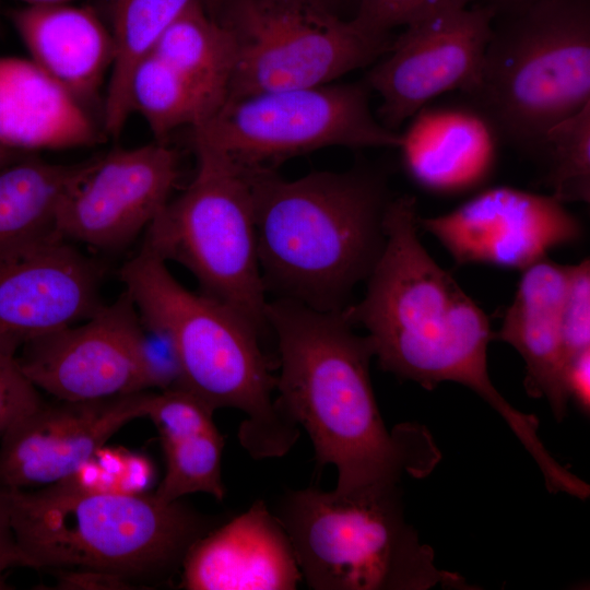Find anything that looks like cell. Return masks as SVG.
<instances>
[{"label":"cell","mask_w":590,"mask_h":590,"mask_svg":"<svg viewBox=\"0 0 590 590\" xmlns=\"http://www.w3.org/2000/svg\"><path fill=\"white\" fill-rule=\"evenodd\" d=\"M487 4L495 8L496 14L504 13L538 0H486Z\"/></svg>","instance_id":"34"},{"label":"cell","mask_w":590,"mask_h":590,"mask_svg":"<svg viewBox=\"0 0 590 590\" xmlns=\"http://www.w3.org/2000/svg\"><path fill=\"white\" fill-rule=\"evenodd\" d=\"M564 385L569 400H573L586 415L590 413V349L567 361Z\"/></svg>","instance_id":"33"},{"label":"cell","mask_w":590,"mask_h":590,"mask_svg":"<svg viewBox=\"0 0 590 590\" xmlns=\"http://www.w3.org/2000/svg\"><path fill=\"white\" fill-rule=\"evenodd\" d=\"M541 160L551 196L564 204L589 202L590 104L547 131Z\"/></svg>","instance_id":"27"},{"label":"cell","mask_w":590,"mask_h":590,"mask_svg":"<svg viewBox=\"0 0 590 590\" xmlns=\"http://www.w3.org/2000/svg\"><path fill=\"white\" fill-rule=\"evenodd\" d=\"M102 268L57 231L0 247V353L81 322L104 304Z\"/></svg>","instance_id":"13"},{"label":"cell","mask_w":590,"mask_h":590,"mask_svg":"<svg viewBox=\"0 0 590 590\" xmlns=\"http://www.w3.org/2000/svg\"><path fill=\"white\" fill-rule=\"evenodd\" d=\"M86 108L32 60L0 58V142L16 151L99 142Z\"/></svg>","instance_id":"20"},{"label":"cell","mask_w":590,"mask_h":590,"mask_svg":"<svg viewBox=\"0 0 590 590\" xmlns=\"http://www.w3.org/2000/svg\"><path fill=\"white\" fill-rule=\"evenodd\" d=\"M471 108L497 141L541 158L547 131L590 104V0L496 14Z\"/></svg>","instance_id":"6"},{"label":"cell","mask_w":590,"mask_h":590,"mask_svg":"<svg viewBox=\"0 0 590 590\" xmlns=\"http://www.w3.org/2000/svg\"><path fill=\"white\" fill-rule=\"evenodd\" d=\"M192 1L109 0L115 60L104 108V128L108 134L118 137L132 113L129 88L134 68Z\"/></svg>","instance_id":"24"},{"label":"cell","mask_w":590,"mask_h":590,"mask_svg":"<svg viewBox=\"0 0 590 590\" xmlns=\"http://www.w3.org/2000/svg\"><path fill=\"white\" fill-rule=\"evenodd\" d=\"M10 588H11L10 585H8V583L5 582L4 578H1V579H0V590H1V589H10Z\"/></svg>","instance_id":"38"},{"label":"cell","mask_w":590,"mask_h":590,"mask_svg":"<svg viewBox=\"0 0 590 590\" xmlns=\"http://www.w3.org/2000/svg\"><path fill=\"white\" fill-rule=\"evenodd\" d=\"M404 133L399 149L409 175L422 187L456 193L488 178L496 158L494 132L471 107L424 109Z\"/></svg>","instance_id":"21"},{"label":"cell","mask_w":590,"mask_h":590,"mask_svg":"<svg viewBox=\"0 0 590 590\" xmlns=\"http://www.w3.org/2000/svg\"><path fill=\"white\" fill-rule=\"evenodd\" d=\"M131 111L139 113L156 141L165 142L180 127H200L219 108L154 54L145 56L130 80Z\"/></svg>","instance_id":"25"},{"label":"cell","mask_w":590,"mask_h":590,"mask_svg":"<svg viewBox=\"0 0 590 590\" xmlns=\"http://www.w3.org/2000/svg\"><path fill=\"white\" fill-rule=\"evenodd\" d=\"M396 482L350 492L286 491L274 515L314 590L472 589L442 570L404 518Z\"/></svg>","instance_id":"7"},{"label":"cell","mask_w":590,"mask_h":590,"mask_svg":"<svg viewBox=\"0 0 590 590\" xmlns=\"http://www.w3.org/2000/svg\"><path fill=\"white\" fill-rule=\"evenodd\" d=\"M365 82L262 92L229 99L192 143L241 172L275 170L282 162L328 146L399 148L401 132L373 115Z\"/></svg>","instance_id":"10"},{"label":"cell","mask_w":590,"mask_h":590,"mask_svg":"<svg viewBox=\"0 0 590 590\" xmlns=\"http://www.w3.org/2000/svg\"><path fill=\"white\" fill-rule=\"evenodd\" d=\"M161 445L166 472L154 492L157 498L169 503L192 493H206L217 500L224 498L221 459L225 442L216 426Z\"/></svg>","instance_id":"26"},{"label":"cell","mask_w":590,"mask_h":590,"mask_svg":"<svg viewBox=\"0 0 590 590\" xmlns=\"http://www.w3.org/2000/svg\"><path fill=\"white\" fill-rule=\"evenodd\" d=\"M416 200L390 199L384 216L385 245L367 278L363 299L343 309L367 330L379 366L427 390L444 381L463 385L507 423L545 480L563 467L538 434L539 421L514 408L494 387L487 346L494 338L482 308L422 245Z\"/></svg>","instance_id":"1"},{"label":"cell","mask_w":590,"mask_h":590,"mask_svg":"<svg viewBox=\"0 0 590 590\" xmlns=\"http://www.w3.org/2000/svg\"><path fill=\"white\" fill-rule=\"evenodd\" d=\"M495 16V8L487 3L448 7L404 26L364 81L381 97V123L397 131L434 97L472 91Z\"/></svg>","instance_id":"11"},{"label":"cell","mask_w":590,"mask_h":590,"mask_svg":"<svg viewBox=\"0 0 590 590\" xmlns=\"http://www.w3.org/2000/svg\"><path fill=\"white\" fill-rule=\"evenodd\" d=\"M34 568L19 546L11 526L9 489L0 485V579L11 568Z\"/></svg>","instance_id":"32"},{"label":"cell","mask_w":590,"mask_h":590,"mask_svg":"<svg viewBox=\"0 0 590 590\" xmlns=\"http://www.w3.org/2000/svg\"><path fill=\"white\" fill-rule=\"evenodd\" d=\"M119 276L141 320L173 342L180 388L214 411L244 412L238 438L252 458L284 456L297 440L299 426L272 398L276 377L260 346L261 333L228 306L187 290L166 261L144 245Z\"/></svg>","instance_id":"4"},{"label":"cell","mask_w":590,"mask_h":590,"mask_svg":"<svg viewBox=\"0 0 590 590\" xmlns=\"http://www.w3.org/2000/svg\"><path fill=\"white\" fill-rule=\"evenodd\" d=\"M44 400L21 369L16 356L0 353V439Z\"/></svg>","instance_id":"30"},{"label":"cell","mask_w":590,"mask_h":590,"mask_svg":"<svg viewBox=\"0 0 590 590\" xmlns=\"http://www.w3.org/2000/svg\"><path fill=\"white\" fill-rule=\"evenodd\" d=\"M568 266L543 258L522 270L515 297L506 310L497 338L514 346L526 364L527 393L544 397L555 418L567 413L564 385L566 356L562 314Z\"/></svg>","instance_id":"18"},{"label":"cell","mask_w":590,"mask_h":590,"mask_svg":"<svg viewBox=\"0 0 590 590\" xmlns=\"http://www.w3.org/2000/svg\"><path fill=\"white\" fill-rule=\"evenodd\" d=\"M197 170L145 229L143 245L185 267L201 293L228 306L260 333L268 328L251 191L245 175L192 143Z\"/></svg>","instance_id":"8"},{"label":"cell","mask_w":590,"mask_h":590,"mask_svg":"<svg viewBox=\"0 0 590 590\" xmlns=\"http://www.w3.org/2000/svg\"><path fill=\"white\" fill-rule=\"evenodd\" d=\"M475 0H358L352 24L375 37L390 36V31L448 7H468Z\"/></svg>","instance_id":"28"},{"label":"cell","mask_w":590,"mask_h":590,"mask_svg":"<svg viewBox=\"0 0 590 590\" xmlns=\"http://www.w3.org/2000/svg\"><path fill=\"white\" fill-rule=\"evenodd\" d=\"M97 157L74 164L20 157L1 167L0 247L56 231L61 204Z\"/></svg>","instance_id":"22"},{"label":"cell","mask_w":590,"mask_h":590,"mask_svg":"<svg viewBox=\"0 0 590 590\" xmlns=\"http://www.w3.org/2000/svg\"><path fill=\"white\" fill-rule=\"evenodd\" d=\"M9 489V488H8ZM15 540L34 568H90L163 579L214 527L178 500L154 493L85 492L63 483L9 489Z\"/></svg>","instance_id":"5"},{"label":"cell","mask_w":590,"mask_h":590,"mask_svg":"<svg viewBox=\"0 0 590 590\" xmlns=\"http://www.w3.org/2000/svg\"><path fill=\"white\" fill-rule=\"evenodd\" d=\"M278 343L275 400L308 433L319 469L334 465L335 491L428 474L440 455L428 430L403 423L388 430L374 394L367 337L341 311L274 298L266 311Z\"/></svg>","instance_id":"2"},{"label":"cell","mask_w":590,"mask_h":590,"mask_svg":"<svg viewBox=\"0 0 590 590\" xmlns=\"http://www.w3.org/2000/svg\"><path fill=\"white\" fill-rule=\"evenodd\" d=\"M10 20L32 61L84 107L92 102L115 60L110 30L87 7L25 4Z\"/></svg>","instance_id":"19"},{"label":"cell","mask_w":590,"mask_h":590,"mask_svg":"<svg viewBox=\"0 0 590 590\" xmlns=\"http://www.w3.org/2000/svg\"><path fill=\"white\" fill-rule=\"evenodd\" d=\"M151 52L219 109L224 105L234 69V46L226 28L202 0H193L170 23Z\"/></svg>","instance_id":"23"},{"label":"cell","mask_w":590,"mask_h":590,"mask_svg":"<svg viewBox=\"0 0 590 590\" xmlns=\"http://www.w3.org/2000/svg\"><path fill=\"white\" fill-rule=\"evenodd\" d=\"M150 394L43 401L1 437L0 485L25 489L63 481L122 426L145 417Z\"/></svg>","instance_id":"16"},{"label":"cell","mask_w":590,"mask_h":590,"mask_svg":"<svg viewBox=\"0 0 590 590\" xmlns=\"http://www.w3.org/2000/svg\"><path fill=\"white\" fill-rule=\"evenodd\" d=\"M181 570L188 590H293L302 581L283 526L260 499L197 540Z\"/></svg>","instance_id":"17"},{"label":"cell","mask_w":590,"mask_h":590,"mask_svg":"<svg viewBox=\"0 0 590 590\" xmlns=\"http://www.w3.org/2000/svg\"><path fill=\"white\" fill-rule=\"evenodd\" d=\"M563 341L568 359L590 349V261L568 266L562 314Z\"/></svg>","instance_id":"29"},{"label":"cell","mask_w":590,"mask_h":590,"mask_svg":"<svg viewBox=\"0 0 590 590\" xmlns=\"http://www.w3.org/2000/svg\"><path fill=\"white\" fill-rule=\"evenodd\" d=\"M25 4H48V3H64L70 0H20Z\"/></svg>","instance_id":"37"},{"label":"cell","mask_w":590,"mask_h":590,"mask_svg":"<svg viewBox=\"0 0 590 590\" xmlns=\"http://www.w3.org/2000/svg\"><path fill=\"white\" fill-rule=\"evenodd\" d=\"M241 173L251 191L267 294L321 311L343 310L385 245V178L362 167L294 180L275 170Z\"/></svg>","instance_id":"3"},{"label":"cell","mask_w":590,"mask_h":590,"mask_svg":"<svg viewBox=\"0 0 590 590\" xmlns=\"http://www.w3.org/2000/svg\"><path fill=\"white\" fill-rule=\"evenodd\" d=\"M20 157V151L8 148L0 142V168Z\"/></svg>","instance_id":"35"},{"label":"cell","mask_w":590,"mask_h":590,"mask_svg":"<svg viewBox=\"0 0 590 590\" xmlns=\"http://www.w3.org/2000/svg\"><path fill=\"white\" fill-rule=\"evenodd\" d=\"M214 17L234 46L226 101L329 84L374 63L393 42L362 33L324 0H222Z\"/></svg>","instance_id":"9"},{"label":"cell","mask_w":590,"mask_h":590,"mask_svg":"<svg viewBox=\"0 0 590 590\" xmlns=\"http://www.w3.org/2000/svg\"><path fill=\"white\" fill-rule=\"evenodd\" d=\"M208 12L214 17L222 0H202Z\"/></svg>","instance_id":"36"},{"label":"cell","mask_w":590,"mask_h":590,"mask_svg":"<svg viewBox=\"0 0 590 590\" xmlns=\"http://www.w3.org/2000/svg\"><path fill=\"white\" fill-rule=\"evenodd\" d=\"M179 174L178 153L165 142L98 156L64 199L55 228L66 239L96 249L122 248L170 200Z\"/></svg>","instance_id":"14"},{"label":"cell","mask_w":590,"mask_h":590,"mask_svg":"<svg viewBox=\"0 0 590 590\" xmlns=\"http://www.w3.org/2000/svg\"><path fill=\"white\" fill-rule=\"evenodd\" d=\"M58 589L71 590H120L133 588L132 581L123 576L98 569H56Z\"/></svg>","instance_id":"31"},{"label":"cell","mask_w":590,"mask_h":590,"mask_svg":"<svg viewBox=\"0 0 590 590\" xmlns=\"http://www.w3.org/2000/svg\"><path fill=\"white\" fill-rule=\"evenodd\" d=\"M324 1H326V2L328 3V5L332 9V4H333V3H337V2L343 1V0H324Z\"/></svg>","instance_id":"39"},{"label":"cell","mask_w":590,"mask_h":590,"mask_svg":"<svg viewBox=\"0 0 590 590\" xmlns=\"http://www.w3.org/2000/svg\"><path fill=\"white\" fill-rule=\"evenodd\" d=\"M418 225L460 264L520 270L582 233L578 219L553 196L511 187L483 190L444 215L418 216Z\"/></svg>","instance_id":"15"},{"label":"cell","mask_w":590,"mask_h":590,"mask_svg":"<svg viewBox=\"0 0 590 590\" xmlns=\"http://www.w3.org/2000/svg\"><path fill=\"white\" fill-rule=\"evenodd\" d=\"M26 377L58 400L91 401L150 390L142 323L127 291L93 316L27 343Z\"/></svg>","instance_id":"12"}]
</instances>
